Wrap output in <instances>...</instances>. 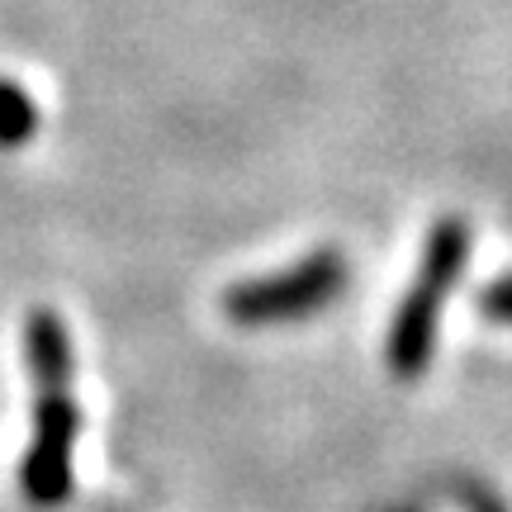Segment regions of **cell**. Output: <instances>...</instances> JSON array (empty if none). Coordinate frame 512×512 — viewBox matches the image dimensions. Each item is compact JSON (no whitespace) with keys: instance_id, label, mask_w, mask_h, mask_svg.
Listing matches in <instances>:
<instances>
[{"instance_id":"cell-1","label":"cell","mask_w":512,"mask_h":512,"mask_svg":"<svg viewBox=\"0 0 512 512\" xmlns=\"http://www.w3.org/2000/svg\"><path fill=\"white\" fill-rule=\"evenodd\" d=\"M24 356H29V380H34V441L19 465V489L34 508H57L72 498L76 470V437H81V413L72 394V337L67 323L53 309H34L24 323Z\"/></svg>"},{"instance_id":"cell-2","label":"cell","mask_w":512,"mask_h":512,"mask_svg":"<svg viewBox=\"0 0 512 512\" xmlns=\"http://www.w3.org/2000/svg\"><path fill=\"white\" fill-rule=\"evenodd\" d=\"M465 256H470V228H465V219L432 223L422 261H418V275H413V290L403 294V304L394 309V323H389V342H384L389 375L418 380L422 370L432 366L441 309H446V299H451L460 271H465Z\"/></svg>"},{"instance_id":"cell-3","label":"cell","mask_w":512,"mask_h":512,"mask_svg":"<svg viewBox=\"0 0 512 512\" xmlns=\"http://www.w3.org/2000/svg\"><path fill=\"white\" fill-rule=\"evenodd\" d=\"M347 256L337 247H318L304 261H294L275 275H256V280H238L223 294V313L238 328H275V323H294L309 313L328 309L347 294Z\"/></svg>"},{"instance_id":"cell-4","label":"cell","mask_w":512,"mask_h":512,"mask_svg":"<svg viewBox=\"0 0 512 512\" xmlns=\"http://www.w3.org/2000/svg\"><path fill=\"white\" fill-rule=\"evenodd\" d=\"M38 133V110L29 91L19 81H5L0 76V147L15 152V147H29Z\"/></svg>"},{"instance_id":"cell-5","label":"cell","mask_w":512,"mask_h":512,"mask_svg":"<svg viewBox=\"0 0 512 512\" xmlns=\"http://www.w3.org/2000/svg\"><path fill=\"white\" fill-rule=\"evenodd\" d=\"M479 309L489 313V318H498V323H508V328H512V271L484 285V294H479Z\"/></svg>"},{"instance_id":"cell-6","label":"cell","mask_w":512,"mask_h":512,"mask_svg":"<svg viewBox=\"0 0 512 512\" xmlns=\"http://www.w3.org/2000/svg\"><path fill=\"white\" fill-rule=\"evenodd\" d=\"M484 512H503V508H498V503H484Z\"/></svg>"}]
</instances>
